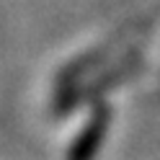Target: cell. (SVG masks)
Here are the masks:
<instances>
[{
    "instance_id": "obj_1",
    "label": "cell",
    "mask_w": 160,
    "mask_h": 160,
    "mask_svg": "<svg viewBox=\"0 0 160 160\" xmlns=\"http://www.w3.org/2000/svg\"><path fill=\"white\" fill-rule=\"evenodd\" d=\"M103 127H106V124L101 122V119H93V124L83 132V137H80V142H75L70 160H91V158H93V152L98 150V145H101Z\"/></svg>"
}]
</instances>
